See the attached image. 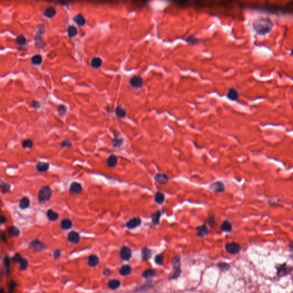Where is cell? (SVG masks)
Listing matches in <instances>:
<instances>
[{"mask_svg":"<svg viewBox=\"0 0 293 293\" xmlns=\"http://www.w3.org/2000/svg\"><path fill=\"white\" fill-rule=\"evenodd\" d=\"M273 26L271 20L266 17L258 18L253 23L254 29L259 35H264L270 32Z\"/></svg>","mask_w":293,"mask_h":293,"instance_id":"1","label":"cell"},{"mask_svg":"<svg viewBox=\"0 0 293 293\" xmlns=\"http://www.w3.org/2000/svg\"><path fill=\"white\" fill-rule=\"evenodd\" d=\"M52 192L49 187L45 186L41 187L38 195L39 203H43L48 201L52 196Z\"/></svg>","mask_w":293,"mask_h":293,"instance_id":"2","label":"cell"},{"mask_svg":"<svg viewBox=\"0 0 293 293\" xmlns=\"http://www.w3.org/2000/svg\"><path fill=\"white\" fill-rule=\"evenodd\" d=\"M172 274L170 279H176L178 278L181 273L180 269V259L179 257H175L172 260Z\"/></svg>","mask_w":293,"mask_h":293,"instance_id":"3","label":"cell"},{"mask_svg":"<svg viewBox=\"0 0 293 293\" xmlns=\"http://www.w3.org/2000/svg\"><path fill=\"white\" fill-rule=\"evenodd\" d=\"M129 83L132 88L136 89L141 88L144 85L143 79L139 75L133 76L130 79Z\"/></svg>","mask_w":293,"mask_h":293,"instance_id":"4","label":"cell"},{"mask_svg":"<svg viewBox=\"0 0 293 293\" xmlns=\"http://www.w3.org/2000/svg\"><path fill=\"white\" fill-rule=\"evenodd\" d=\"M292 267L288 265L286 263L280 264L277 267V275L279 277H282L290 274L293 271Z\"/></svg>","mask_w":293,"mask_h":293,"instance_id":"5","label":"cell"},{"mask_svg":"<svg viewBox=\"0 0 293 293\" xmlns=\"http://www.w3.org/2000/svg\"><path fill=\"white\" fill-rule=\"evenodd\" d=\"M225 249L228 253L231 254H236L240 251L241 250V247L240 245L237 243L231 242L226 245Z\"/></svg>","mask_w":293,"mask_h":293,"instance_id":"6","label":"cell"},{"mask_svg":"<svg viewBox=\"0 0 293 293\" xmlns=\"http://www.w3.org/2000/svg\"><path fill=\"white\" fill-rule=\"evenodd\" d=\"M209 188L212 191L217 193H223L225 190V184L221 182H217L212 183L211 184H210Z\"/></svg>","mask_w":293,"mask_h":293,"instance_id":"7","label":"cell"},{"mask_svg":"<svg viewBox=\"0 0 293 293\" xmlns=\"http://www.w3.org/2000/svg\"><path fill=\"white\" fill-rule=\"evenodd\" d=\"M12 261L14 262L18 263L20 264V268L22 270H24L27 268L28 266V261L25 259L21 258L20 254H16L12 258Z\"/></svg>","mask_w":293,"mask_h":293,"instance_id":"8","label":"cell"},{"mask_svg":"<svg viewBox=\"0 0 293 293\" xmlns=\"http://www.w3.org/2000/svg\"><path fill=\"white\" fill-rule=\"evenodd\" d=\"M132 253L130 248L127 246H123L120 251V255L121 258L125 261L129 260L131 257Z\"/></svg>","mask_w":293,"mask_h":293,"instance_id":"9","label":"cell"},{"mask_svg":"<svg viewBox=\"0 0 293 293\" xmlns=\"http://www.w3.org/2000/svg\"><path fill=\"white\" fill-rule=\"evenodd\" d=\"M141 221L139 218H133L126 223V227L129 229L136 228L141 225Z\"/></svg>","mask_w":293,"mask_h":293,"instance_id":"10","label":"cell"},{"mask_svg":"<svg viewBox=\"0 0 293 293\" xmlns=\"http://www.w3.org/2000/svg\"><path fill=\"white\" fill-rule=\"evenodd\" d=\"M227 97L231 101H236L239 98V94L236 89L234 88H230L228 90Z\"/></svg>","mask_w":293,"mask_h":293,"instance_id":"11","label":"cell"},{"mask_svg":"<svg viewBox=\"0 0 293 293\" xmlns=\"http://www.w3.org/2000/svg\"><path fill=\"white\" fill-rule=\"evenodd\" d=\"M68 239L71 243H77L80 240V235L75 231H71L68 235Z\"/></svg>","mask_w":293,"mask_h":293,"instance_id":"12","label":"cell"},{"mask_svg":"<svg viewBox=\"0 0 293 293\" xmlns=\"http://www.w3.org/2000/svg\"><path fill=\"white\" fill-rule=\"evenodd\" d=\"M155 179L158 183H159L161 184H165L168 182L169 178L167 175L163 174V173H159L155 175Z\"/></svg>","mask_w":293,"mask_h":293,"instance_id":"13","label":"cell"},{"mask_svg":"<svg viewBox=\"0 0 293 293\" xmlns=\"http://www.w3.org/2000/svg\"><path fill=\"white\" fill-rule=\"evenodd\" d=\"M70 190L73 194H77L82 191V186L79 183L73 182L70 184Z\"/></svg>","mask_w":293,"mask_h":293,"instance_id":"14","label":"cell"},{"mask_svg":"<svg viewBox=\"0 0 293 293\" xmlns=\"http://www.w3.org/2000/svg\"><path fill=\"white\" fill-rule=\"evenodd\" d=\"M196 231H197V235L199 237L203 238L207 234L208 229H207V227L206 225H203L201 226H199L196 227Z\"/></svg>","mask_w":293,"mask_h":293,"instance_id":"15","label":"cell"},{"mask_svg":"<svg viewBox=\"0 0 293 293\" xmlns=\"http://www.w3.org/2000/svg\"><path fill=\"white\" fill-rule=\"evenodd\" d=\"M49 168V164L48 163L44 162H39L36 165V169L40 172H46Z\"/></svg>","mask_w":293,"mask_h":293,"instance_id":"16","label":"cell"},{"mask_svg":"<svg viewBox=\"0 0 293 293\" xmlns=\"http://www.w3.org/2000/svg\"><path fill=\"white\" fill-rule=\"evenodd\" d=\"M56 13V9L53 7H49L46 8L44 11V14L45 16L48 18H52L55 16Z\"/></svg>","mask_w":293,"mask_h":293,"instance_id":"17","label":"cell"},{"mask_svg":"<svg viewBox=\"0 0 293 293\" xmlns=\"http://www.w3.org/2000/svg\"><path fill=\"white\" fill-rule=\"evenodd\" d=\"M31 247L36 250H41L45 248V245L38 240L33 241L31 243Z\"/></svg>","mask_w":293,"mask_h":293,"instance_id":"18","label":"cell"},{"mask_svg":"<svg viewBox=\"0 0 293 293\" xmlns=\"http://www.w3.org/2000/svg\"><path fill=\"white\" fill-rule=\"evenodd\" d=\"M74 21L80 27L84 26L85 24V20L84 16L80 14L76 15L74 17Z\"/></svg>","mask_w":293,"mask_h":293,"instance_id":"19","label":"cell"},{"mask_svg":"<svg viewBox=\"0 0 293 293\" xmlns=\"http://www.w3.org/2000/svg\"><path fill=\"white\" fill-rule=\"evenodd\" d=\"M161 217V212L160 211H157L154 212L151 217V219L152 223L155 225H158L159 223V221Z\"/></svg>","mask_w":293,"mask_h":293,"instance_id":"20","label":"cell"},{"mask_svg":"<svg viewBox=\"0 0 293 293\" xmlns=\"http://www.w3.org/2000/svg\"><path fill=\"white\" fill-rule=\"evenodd\" d=\"M30 204L29 199L27 197H23L20 201L19 207L21 209H26L29 207Z\"/></svg>","mask_w":293,"mask_h":293,"instance_id":"21","label":"cell"},{"mask_svg":"<svg viewBox=\"0 0 293 293\" xmlns=\"http://www.w3.org/2000/svg\"><path fill=\"white\" fill-rule=\"evenodd\" d=\"M131 271H132V269L129 265L123 266L119 271L120 274L123 276H126V275H130L131 273Z\"/></svg>","mask_w":293,"mask_h":293,"instance_id":"22","label":"cell"},{"mask_svg":"<svg viewBox=\"0 0 293 293\" xmlns=\"http://www.w3.org/2000/svg\"><path fill=\"white\" fill-rule=\"evenodd\" d=\"M108 166L109 167H114L117 164V159L115 155H111L108 157L107 161Z\"/></svg>","mask_w":293,"mask_h":293,"instance_id":"23","label":"cell"},{"mask_svg":"<svg viewBox=\"0 0 293 293\" xmlns=\"http://www.w3.org/2000/svg\"><path fill=\"white\" fill-rule=\"evenodd\" d=\"M98 262H99L98 258L95 255H90L88 260V263L89 266L92 267L96 266L98 263Z\"/></svg>","mask_w":293,"mask_h":293,"instance_id":"24","label":"cell"},{"mask_svg":"<svg viewBox=\"0 0 293 293\" xmlns=\"http://www.w3.org/2000/svg\"><path fill=\"white\" fill-rule=\"evenodd\" d=\"M115 113L117 117L122 119L125 117L126 115V112L124 109L120 106L117 107L115 109Z\"/></svg>","mask_w":293,"mask_h":293,"instance_id":"25","label":"cell"},{"mask_svg":"<svg viewBox=\"0 0 293 293\" xmlns=\"http://www.w3.org/2000/svg\"><path fill=\"white\" fill-rule=\"evenodd\" d=\"M141 254H142L143 259L144 260H148L149 258H151V255H152V252L149 249L147 248V247H144L143 249V250L141 251Z\"/></svg>","mask_w":293,"mask_h":293,"instance_id":"26","label":"cell"},{"mask_svg":"<svg viewBox=\"0 0 293 293\" xmlns=\"http://www.w3.org/2000/svg\"><path fill=\"white\" fill-rule=\"evenodd\" d=\"M108 285L111 289L115 290L120 286V282L117 279H113L109 281Z\"/></svg>","mask_w":293,"mask_h":293,"instance_id":"27","label":"cell"},{"mask_svg":"<svg viewBox=\"0 0 293 293\" xmlns=\"http://www.w3.org/2000/svg\"><path fill=\"white\" fill-rule=\"evenodd\" d=\"M47 217L50 221H55L58 219L59 215L57 212H55L52 210H49L47 211Z\"/></svg>","mask_w":293,"mask_h":293,"instance_id":"28","label":"cell"},{"mask_svg":"<svg viewBox=\"0 0 293 293\" xmlns=\"http://www.w3.org/2000/svg\"><path fill=\"white\" fill-rule=\"evenodd\" d=\"M187 43H188L190 45H195L199 42V39L194 36H189L186 40Z\"/></svg>","mask_w":293,"mask_h":293,"instance_id":"29","label":"cell"},{"mask_svg":"<svg viewBox=\"0 0 293 293\" xmlns=\"http://www.w3.org/2000/svg\"><path fill=\"white\" fill-rule=\"evenodd\" d=\"M72 223L70 220L68 219H64L61 222V227L63 229H68L71 228Z\"/></svg>","mask_w":293,"mask_h":293,"instance_id":"30","label":"cell"},{"mask_svg":"<svg viewBox=\"0 0 293 293\" xmlns=\"http://www.w3.org/2000/svg\"><path fill=\"white\" fill-rule=\"evenodd\" d=\"M164 200H165V196L162 193L158 192L156 194L155 196V200L158 204H162L164 201Z\"/></svg>","mask_w":293,"mask_h":293,"instance_id":"31","label":"cell"},{"mask_svg":"<svg viewBox=\"0 0 293 293\" xmlns=\"http://www.w3.org/2000/svg\"><path fill=\"white\" fill-rule=\"evenodd\" d=\"M232 225L228 221H225L221 225V229L225 232H230L232 230Z\"/></svg>","mask_w":293,"mask_h":293,"instance_id":"32","label":"cell"},{"mask_svg":"<svg viewBox=\"0 0 293 293\" xmlns=\"http://www.w3.org/2000/svg\"><path fill=\"white\" fill-rule=\"evenodd\" d=\"M102 64V60L99 57H94L91 61V66L94 68H98Z\"/></svg>","mask_w":293,"mask_h":293,"instance_id":"33","label":"cell"},{"mask_svg":"<svg viewBox=\"0 0 293 293\" xmlns=\"http://www.w3.org/2000/svg\"><path fill=\"white\" fill-rule=\"evenodd\" d=\"M9 233L13 237H17L20 234V230L15 226H11L9 228Z\"/></svg>","mask_w":293,"mask_h":293,"instance_id":"34","label":"cell"},{"mask_svg":"<svg viewBox=\"0 0 293 293\" xmlns=\"http://www.w3.org/2000/svg\"><path fill=\"white\" fill-rule=\"evenodd\" d=\"M10 186L8 183H4L1 181V191L2 193H7L10 191Z\"/></svg>","mask_w":293,"mask_h":293,"instance_id":"35","label":"cell"},{"mask_svg":"<svg viewBox=\"0 0 293 293\" xmlns=\"http://www.w3.org/2000/svg\"><path fill=\"white\" fill-rule=\"evenodd\" d=\"M155 271L154 270H152V269H148L147 270H145V271H144L143 274V277L144 278H151L152 277H154L155 275Z\"/></svg>","mask_w":293,"mask_h":293,"instance_id":"36","label":"cell"},{"mask_svg":"<svg viewBox=\"0 0 293 293\" xmlns=\"http://www.w3.org/2000/svg\"><path fill=\"white\" fill-rule=\"evenodd\" d=\"M68 34L69 37H73L77 34V30L76 28L73 26H70L68 28Z\"/></svg>","mask_w":293,"mask_h":293,"instance_id":"37","label":"cell"},{"mask_svg":"<svg viewBox=\"0 0 293 293\" xmlns=\"http://www.w3.org/2000/svg\"><path fill=\"white\" fill-rule=\"evenodd\" d=\"M31 61L33 64L34 65H40L42 62V57L40 55H36L33 56L31 59Z\"/></svg>","mask_w":293,"mask_h":293,"instance_id":"38","label":"cell"},{"mask_svg":"<svg viewBox=\"0 0 293 293\" xmlns=\"http://www.w3.org/2000/svg\"><path fill=\"white\" fill-rule=\"evenodd\" d=\"M16 42L20 46H23L26 43V38L23 35H20L16 38Z\"/></svg>","mask_w":293,"mask_h":293,"instance_id":"39","label":"cell"},{"mask_svg":"<svg viewBox=\"0 0 293 293\" xmlns=\"http://www.w3.org/2000/svg\"><path fill=\"white\" fill-rule=\"evenodd\" d=\"M33 145V141L30 139H25L22 142V146L24 148H31Z\"/></svg>","mask_w":293,"mask_h":293,"instance_id":"40","label":"cell"},{"mask_svg":"<svg viewBox=\"0 0 293 293\" xmlns=\"http://www.w3.org/2000/svg\"><path fill=\"white\" fill-rule=\"evenodd\" d=\"M218 267L222 270V271H226L228 270L229 268V264L225 263V262H221L218 264Z\"/></svg>","mask_w":293,"mask_h":293,"instance_id":"41","label":"cell"},{"mask_svg":"<svg viewBox=\"0 0 293 293\" xmlns=\"http://www.w3.org/2000/svg\"><path fill=\"white\" fill-rule=\"evenodd\" d=\"M163 260H164V258H163L162 254L157 255L156 256V257H155V262L158 264H159V265H162L163 264Z\"/></svg>","mask_w":293,"mask_h":293,"instance_id":"42","label":"cell"},{"mask_svg":"<svg viewBox=\"0 0 293 293\" xmlns=\"http://www.w3.org/2000/svg\"><path fill=\"white\" fill-rule=\"evenodd\" d=\"M123 140L122 139L116 138L113 141V145L115 147H119V146H120L122 145V144L123 143Z\"/></svg>","mask_w":293,"mask_h":293,"instance_id":"43","label":"cell"},{"mask_svg":"<svg viewBox=\"0 0 293 293\" xmlns=\"http://www.w3.org/2000/svg\"><path fill=\"white\" fill-rule=\"evenodd\" d=\"M66 107L64 105H61L58 107V111L61 115H64L66 112Z\"/></svg>","mask_w":293,"mask_h":293,"instance_id":"44","label":"cell"},{"mask_svg":"<svg viewBox=\"0 0 293 293\" xmlns=\"http://www.w3.org/2000/svg\"><path fill=\"white\" fill-rule=\"evenodd\" d=\"M208 223L211 227H214V226L215 225V221L214 220V218L213 216L209 217V218L208 219Z\"/></svg>","mask_w":293,"mask_h":293,"instance_id":"45","label":"cell"},{"mask_svg":"<svg viewBox=\"0 0 293 293\" xmlns=\"http://www.w3.org/2000/svg\"><path fill=\"white\" fill-rule=\"evenodd\" d=\"M3 264H4L5 267V268H6V269L7 270V271H9V266H10V261H9V259L8 257H5V258H4V260H3Z\"/></svg>","mask_w":293,"mask_h":293,"instance_id":"46","label":"cell"},{"mask_svg":"<svg viewBox=\"0 0 293 293\" xmlns=\"http://www.w3.org/2000/svg\"><path fill=\"white\" fill-rule=\"evenodd\" d=\"M15 286H16V283L12 281V282H10V283H9V291H10V293H12V292L14 290V288H15Z\"/></svg>","mask_w":293,"mask_h":293,"instance_id":"47","label":"cell"},{"mask_svg":"<svg viewBox=\"0 0 293 293\" xmlns=\"http://www.w3.org/2000/svg\"><path fill=\"white\" fill-rule=\"evenodd\" d=\"M61 145L63 147H68L71 145V143L69 140H65L62 143Z\"/></svg>","mask_w":293,"mask_h":293,"instance_id":"48","label":"cell"},{"mask_svg":"<svg viewBox=\"0 0 293 293\" xmlns=\"http://www.w3.org/2000/svg\"><path fill=\"white\" fill-rule=\"evenodd\" d=\"M32 106L33 107L37 108H38L40 107V104H39V102L38 101H34L33 102Z\"/></svg>","mask_w":293,"mask_h":293,"instance_id":"49","label":"cell"},{"mask_svg":"<svg viewBox=\"0 0 293 293\" xmlns=\"http://www.w3.org/2000/svg\"><path fill=\"white\" fill-rule=\"evenodd\" d=\"M1 238L3 242H6V235L5 233L4 232L1 233Z\"/></svg>","mask_w":293,"mask_h":293,"instance_id":"50","label":"cell"},{"mask_svg":"<svg viewBox=\"0 0 293 293\" xmlns=\"http://www.w3.org/2000/svg\"><path fill=\"white\" fill-rule=\"evenodd\" d=\"M60 255V251L59 250H56L54 252V256L55 258H58Z\"/></svg>","mask_w":293,"mask_h":293,"instance_id":"51","label":"cell"},{"mask_svg":"<svg viewBox=\"0 0 293 293\" xmlns=\"http://www.w3.org/2000/svg\"><path fill=\"white\" fill-rule=\"evenodd\" d=\"M5 222H6V218H5V217H4L3 216H1V224L5 223Z\"/></svg>","mask_w":293,"mask_h":293,"instance_id":"52","label":"cell"},{"mask_svg":"<svg viewBox=\"0 0 293 293\" xmlns=\"http://www.w3.org/2000/svg\"><path fill=\"white\" fill-rule=\"evenodd\" d=\"M289 248H290V250H291V251L293 253V240L292 242H290V243L289 244Z\"/></svg>","mask_w":293,"mask_h":293,"instance_id":"53","label":"cell"},{"mask_svg":"<svg viewBox=\"0 0 293 293\" xmlns=\"http://www.w3.org/2000/svg\"><path fill=\"white\" fill-rule=\"evenodd\" d=\"M110 271L109 270H108V269H106L104 270V274L105 275H108L109 274H110Z\"/></svg>","mask_w":293,"mask_h":293,"instance_id":"54","label":"cell"},{"mask_svg":"<svg viewBox=\"0 0 293 293\" xmlns=\"http://www.w3.org/2000/svg\"><path fill=\"white\" fill-rule=\"evenodd\" d=\"M1 293H3V290L2 289H1Z\"/></svg>","mask_w":293,"mask_h":293,"instance_id":"55","label":"cell"},{"mask_svg":"<svg viewBox=\"0 0 293 293\" xmlns=\"http://www.w3.org/2000/svg\"><path fill=\"white\" fill-rule=\"evenodd\" d=\"M292 55L293 56V49H292Z\"/></svg>","mask_w":293,"mask_h":293,"instance_id":"56","label":"cell"}]
</instances>
